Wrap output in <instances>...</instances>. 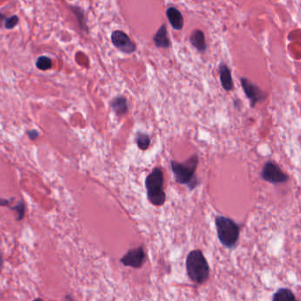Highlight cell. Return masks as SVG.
Listing matches in <instances>:
<instances>
[{
	"mask_svg": "<svg viewBox=\"0 0 301 301\" xmlns=\"http://www.w3.org/2000/svg\"><path fill=\"white\" fill-rule=\"evenodd\" d=\"M136 142H137V146L138 148L145 151L149 148L150 146V143H151V138L149 137L148 135L144 134V133L138 132L136 136Z\"/></svg>",
	"mask_w": 301,
	"mask_h": 301,
	"instance_id": "17",
	"label": "cell"
},
{
	"mask_svg": "<svg viewBox=\"0 0 301 301\" xmlns=\"http://www.w3.org/2000/svg\"><path fill=\"white\" fill-rule=\"evenodd\" d=\"M10 209L15 211L17 213V220L21 221L25 217V213H26V205H25L23 201H20L17 205H11L9 207Z\"/></svg>",
	"mask_w": 301,
	"mask_h": 301,
	"instance_id": "18",
	"label": "cell"
},
{
	"mask_svg": "<svg viewBox=\"0 0 301 301\" xmlns=\"http://www.w3.org/2000/svg\"><path fill=\"white\" fill-rule=\"evenodd\" d=\"M169 23L175 30H181L184 26V19L181 12L175 7H169L166 12Z\"/></svg>",
	"mask_w": 301,
	"mask_h": 301,
	"instance_id": "9",
	"label": "cell"
},
{
	"mask_svg": "<svg viewBox=\"0 0 301 301\" xmlns=\"http://www.w3.org/2000/svg\"><path fill=\"white\" fill-rule=\"evenodd\" d=\"M33 301H44L43 300H42V299H36V300H34Z\"/></svg>",
	"mask_w": 301,
	"mask_h": 301,
	"instance_id": "24",
	"label": "cell"
},
{
	"mask_svg": "<svg viewBox=\"0 0 301 301\" xmlns=\"http://www.w3.org/2000/svg\"><path fill=\"white\" fill-rule=\"evenodd\" d=\"M215 223L221 243L228 249L234 248L240 237V226L237 223L224 216H217Z\"/></svg>",
	"mask_w": 301,
	"mask_h": 301,
	"instance_id": "4",
	"label": "cell"
},
{
	"mask_svg": "<svg viewBox=\"0 0 301 301\" xmlns=\"http://www.w3.org/2000/svg\"><path fill=\"white\" fill-rule=\"evenodd\" d=\"M219 76H220L221 84L225 91L230 92L233 90V77L231 73V70L225 64H221L219 66Z\"/></svg>",
	"mask_w": 301,
	"mask_h": 301,
	"instance_id": "11",
	"label": "cell"
},
{
	"mask_svg": "<svg viewBox=\"0 0 301 301\" xmlns=\"http://www.w3.org/2000/svg\"><path fill=\"white\" fill-rule=\"evenodd\" d=\"M13 199H4V198H0V206H6L9 207Z\"/></svg>",
	"mask_w": 301,
	"mask_h": 301,
	"instance_id": "21",
	"label": "cell"
},
{
	"mask_svg": "<svg viewBox=\"0 0 301 301\" xmlns=\"http://www.w3.org/2000/svg\"><path fill=\"white\" fill-rule=\"evenodd\" d=\"M6 19H7L6 15L4 14L3 12H0V28L4 26V22H5Z\"/></svg>",
	"mask_w": 301,
	"mask_h": 301,
	"instance_id": "22",
	"label": "cell"
},
{
	"mask_svg": "<svg viewBox=\"0 0 301 301\" xmlns=\"http://www.w3.org/2000/svg\"><path fill=\"white\" fill-rule=\"evenodd\" d=\"M261 177L265 181L275 185L285 183L289 180L288 175L285 174L281 168L274 161H268L265 163Z\"/></svg>",
	"mask_w": 301,
	"mask_h": 301,
	"instance_id": "5",
	"label": "cell"
},
{
	"mask_svg": "<svg viewBox=\"0 0 301 301\" xmlns=\"http://www.w3.org/2000/svg\"><path fill=\"white\" fill-rule=\"evenodd\" d=\"M153 42L157 48H169L171 46L167 26L162 24L153 37Z\"/></svg>",
	"mask_w": 301,
	"mask_h": 301,
	"instance_id": "10",
	"label": "cell"
},
{
	"mask_svg": "<svg viewBox=\"0 0 301 301\" xmlns=\"http://www.w3.org/2000/svg\"><path fill=\"white\" fill-rule=\"evenodd\" d=\"M20 23V18L17 15H12L11 17H7V19L4 22V28H6L7 30H12L13 28L17 27Z\"/></svg>",
	"mask_w": 301,
	"mask_h": 301,
	"instance_id": "19",
	"label": "cell"
},
{
	"mask_svg": "<svg viewBox=\"0 0 301 301\" xmlns=\"http://www.w3.org/2000/svg\"><path fill=\"white\" fill-rule=\"evenodd\" d=\"M3 264H4V258H3L2 254L0 253V272H1V270L3 269Z\"/></svg>",
	"mask_w": 301,
	"mask_h": 301,
	"instance_id": "23",
	"label": "cell"
},
{
	"mask_svg": "<svg viewBox=\"0 0 301 301\" xmlns=\"http://www.w3.org/2000/svg\"><path fill=\"white\" fill-rule=\"evenodd\" d=\"M70 9L73 12L74 16L76 17L78 24L81 30L84 32L88 33V27H87L83 9L81 8L80 6H76V5H70Z\"/></svg>",
	"mask_w": 301,
	"mask_h": 301,
	"instance_id": "14",
	"label": "cell"
},
{
	"mask_svg": "<svg viewBox=\"0 0 301 301\" xmlns=\"http://www.w3.org/2000/svg\"><path fill=\"white\" fill-rule=\"evenodd\" d=\"M112 43L116 48L125 54H132L137 50V45L126 33L122 30H115L111 35Z\"/></svg>",
	"mask_w": 301,
	"mask_h": 301,
	"instance_id": "7",
	"label": "cell"
},
{
	"mask_svg": "<svg viewBox=\"0 0 301 301\" xmlns=\"http://www.w3.org/2000/svg\"><path fill=\"white\" fill-rule=\"evenodd\" d=\"M186 268L191 281L197 284L205 283L209 277V265L199 249L189 252L186 260Z\"/></svg>",
	"mask_w": 301,
	"mask_h": 301,
	"instance_id": "2",
	"label": "cell"
},
{
	"mask_svg": "<svg viewBox=\"0 0 301 301\" xmlns=\"http://www.w3.org/2000/svg\"><path fill=\"white\" fill-rule=\"evenodd\" d=\"M189 41H190L191 45L197 49L198 52H205V50L207 48V45L205 43V34L202 30L196 29L195 31H193L191 36H190V38H189Z\"/></svg>",
	"mask_w": 301,
	"mask_h": 301,
	"instance_id": "12",
	"label": "cell"
},
{
	"mask_svg": "<svg viewBox=\"0 0 301 301\" xmlns=\"http://www.w3.org/2000/svg\"><path fill=\"white\" fill-rule=\"evenodd\" d=\"M198 163L199 159L197 155L189 157L184 162L170 161V166L173 170L174 179L177 183L187 186L190 190L196 189L200 182L196 176V170Z\"/></svg>",
	"mask_w": 301,
	"mask_h": 301,
	"instance_id": "1",
	"label": "cell"
},
{
	"mask_svg": "<svg viewBox=\"0 0 301 301\" xmlns=\"http://www.w3.org/2000/svg\"><path fill=\"white\" fill-rule=\"evenodd\" d=\"M145 253L143 247H138L129 250L124 257L121 258V262L125 266L139 269L145 263Z\"/></svg>",
	"mask_w": 301,
	"mask_h": 301,
	"instance_id": "8",
	"label": "cell"
},
{
	"mask_svg": "<svg viewBox=\"0 0 301 301\" xmlns=\"http://www.w3.org/2000/svg\"><path fill=\"white\" fill-rule=\"evenodd\" d=\"M164 175L160 168H154L145 179L147 197L152 205L161 206L166 201V193L163 189Z\"/></svg>",
	"mask_w": 301,
	"mask_h": 301,
	"instance_id": "3",
	"label": "cell"
},
{
	"mask_svg": "<svg viewBox=\"0 0 301 301\" xmlns=\"http://www.w3.org/2000/svg\"><path fill=\"white\" fill-rule=\"evenodd\" d=\"M111 108L117 116H124L128 112V103L124 96H117L113 99Z\"/></svg>",
	"mask_w": 301,
	"mask_h": 301,
	"instance_id": "13",
	"label": "cell"
},
{
	"mask_svg": "<svg viewBox=\"0 0 301 301\" xmlns=\"http://www.w3.org/2000/svg\"><path fill=\"white\" fill-rule=\"evenodd\" d=\"M241 83L246 97L250 101V107L251 108H255V106L257 103L266 100L267 93L263 92L259 86H257V85L253 83L252 81H249L248 78L241 77Z\"/></svg>",
	"mask_w": 301,
	"mask_h": 301,
	"instance_id": "6",
	"label": "cell"
},
{
	"mask_svg": "<svg viewBox=\"0 0 301 301\" xmlns=\"http://www.w3.org/2000/svg\"><path fill=\"white\" fill-rule=\"evenodd\" d=\"M52 60L50 57L46 56H41L37 58L36 66L41 71H48L52 68Z\"/></svg>",
	"mask_w": 301,
	"mask_h": 301,
	"instance_id": "16",
	"label": "cell"
},
{
	"mask_svg": "<svg viewBox=\"0 0 301 301\" xmlns=\"http://www.w3.org/2000/svg\"><path fill=\"white\" fill-rule=\"evenodd\" d=\"M273 301H298L289 289L282 288L274 294Z\"/></svg>",
	"mask_w": 301,
	"mask_h": 301,
	"instance_id": "15",
	"label": "cell"
},
{
	"mask_svg": "<svg viewBox=\"0 0 301 301\" xmlns=\"http://www.w3.org/2000/svg\"><path fill=\"white\" fill-rule=\"evenodd\" d=\"M28 137L30 140H37L38 137H39V132L37 131V129H30V130H28Z\"/></svg>",
	"mask_w": 301,
	"mask_h": 301,
	"instance_id": "20",
	"label": "cell"
}]
</instances>
